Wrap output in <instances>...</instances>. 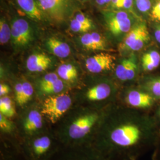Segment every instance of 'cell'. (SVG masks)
I'll return each mask as SVG.
<instances>
[{"label":"cell","instance_id":"obj_4","mask_svg":"<svg viewBox=\"0 0 160 160\" xmlns=\"http://www.w3.org/2000/svg\"><path fill=\"white\" fill-rule=\"evenodd\" d=\"M72 104L71 96L69 93L62 92L45 98L40 110L52 128L72 109Z\"/></svg>","mask_w":160,"mask_h":160},{"label":"cell","instance_id":"obj_35","mask_svg":"<svg viewBox=\"0 0 160 160\" xmlns=\"http://www.w3.org/2000/svg\"><path fill=\"white\" fill-rule=\"evenodd\" d=\"M152 17L157 21H160V0L152 7L151 11Z\"/></svg>","mask_w":160,"mask_h":160},{"label":"cell","instance_id":"obj_44","mask_svg":"<svg viewBox=\"0 0 160 160\" xmlns=\"http://www.w3.org/2000/svg\"><path fill=\"white\" fill-rule=\"evenodd\" d=\"M96 1L97 4L100 6H102L104 4H106V0H96Z\"/></svg>","mask_w":160,"mask_h":160},{"label":"cell","instance_id":"obj_8","mask_svg":"<svg viewBox=\"0 0 160 160\" xmlns=\"http://www.w3.org/2000/svg\"><path fill=\"white\" fill-rule=\"evenodd\" d=\"M41 8L52 19L61 21L68 9L69 0H38Z\"/></svg>","mask_w":160,"mask_h":160},{"label":"cell","instance_id":"obj_34","mask_svg":"<svg viewBox=\"0 0 160 160\" xmlns=\"http://www.w3.org/2000/svg\"><path fill=\"white\" fill-rule=\"evenodd\" d=\"M23 94V83H17L14 86L15 100L18 106L20 103Z\"/></svg>","mask_w":160,"mask_h":160},{"label":"cell","instance_id":"obj_25","mask_svg":"<svg viewBox=\"0 0 160 160\" xmlns=\"http://www.w3.org/2000/svg\"><path fill=\"white\" fill-rule=\"evenodd\" d=\"M12 36V30L9 26L4 21L0 22V43L4 45L8 42Z\"/></svg>","mask_w":160,"mask_h":160},{"label":"cell","instance_id":"obj_15","mask_svg":"<svg viewBox=\"0 0 160 160\" xmlns=\"http://www.w3.org/2000/svg\"><path fill=\"white\" fill-rule=\"evenodd\" d=\"M1 160H18L20 156L19 145L1 139Z\"/></svg>","mask_w":160,"mask_h":160},{"label":"cell","instance_id":"obj_31","mask_svg":"<svg viewBox=\"0 0 160 160\" xmlns=\"http://www.w3.org/2000/svg\"><path fill=\"white\" fill-rule=\"evenodd\" d=\"M138 10L142 13H147L151 8L150 0H134Z\"/></svg>","mask_w":160,"mask_h":160},{"label":"cell","instance_id":"obj_27","mask_svg":"<svg viewBox=\"0 0 160 160\" xmlns=\"http://www.w3.org/2000/svg\"><path fill=\"white\" fill-rule=\"evenodd\" d=\"M81 42L82 45L87 49H90L92 51L98 50V48L92 39L90 33H86L81 37Z\"/></svg>","mask_w":160,"mask_h":160},{"label":"cell","instance_id":"obj_24","mask_svg":"<svg viewBox=\"0 0 160 160\" xmlns=\"http://www.w3.org/2000/svg\"><path fill=\"white\" fill-rule=\"evenodd\" d=\"M149 39V37L148 30L147 28H146L142 32V33L140 34L137 40H136L135 42L131 46L129 50L133 51H139L143 48L145 43H147Z\"/></svg>","mask_w":160,"mask_h":160},{"label":"cell","instance_id":"obj_5","mask_svg":"<svg viewBox=\"0 0 160 160\" xmlns=\"http://www.w3.org/2000/svg\"><path fill=\"white\" fill-rule=\"evenodd\" d=\"M15 122L20 141L52 128L40 108L30 109Z\"/></svg>","mask_w":160,"mask_h":160},{"label":"cell","instance_id":"obj_42","mask_svg":"<svg viewBox=\"0 0 160 160\" xmlns=\"http://www.w3.org/2000/svg\"><path fill=\"white\" fill-rule=\"evenodd\" d=\"M112 4L117 8H123V0H111Z\"/></svg>","mask_w":160,"mask_h":160},{"label":"cell","instance_id":"obj_6","mask_svg":"<svg viewBox=\"0 0 160 160\" xmlns=\"http://www.w3.org/2000/svg\"><path fill=\"white\" fill-rule=\"evenodd\" d=\"M51 160H103L90 145L62 146Z\"/></svg>","mask_w":160,"mask_h":160},{"label":"cell","instance_id":"obj_9","mask_svg":"<svg viewBox=\"0 0 160 160\" xmlns=\"http://www.w3.org/2000/svg\"><path fill=\"white\" fill-rule=\"evenodd\" d=\"M12 37L17 46H25L32 40L33 34L28 22L24 19H17L12 24Z\"/></svg>","mask_w":160,"mask_h":160},{"label":"cell","instance_id":"obj_18","mask_svg":"<svg viewBox=\"0 0 160 160\" xmlns=\"http://www.w3.org/2000/svg\"><path fill=\"white\" fill-rule=\"evenodd\" d=\"M146 28H147V27L145 24H141L129 32L128 34L123 39L122 43L120 45V50H129Z\"/></svg>","mask_w":160,"mask_h":160},{"label":"cell","instance_id":"obj_23","mask_svg":"<svg viewBox=\"0 0 160 160\" xmlns=\"http://www.w3.org/2000/svg\"><path fill=\"white\" fill-rule=\"evenodd\" d=\"M34 93V89L32 85L28 82L24 81L23 82V94L22 100L18 106L24 108V106L29 103L32 99Z\"/></svg>","mask_w":160,"mask_h":160},{"label":"cell","instance_id":"obj_45","mask_svg":"<svg viewBox=\"0 0 160 160\" xmlns=\"http://www.w3.org/2000/svg\"></svg>","mask_w":160,"mask_h":160},{"label":"cell","instance_id":"obj_1","mask_svg":"<svg viewBox=\"0 0 160 160\" xmlns=\"http://www.w3.org/2000/svg\"><path fill=\"white\" fill-rule=\"evenodd\" d=\"M138 112H105L90 145L103 160H137L153 150L160 129L152 115Z\"/></svg>","mask_w":160,"mask_h":160},{"label":"cell","instance_id":"obj_22","mask_svg":"<svg viewBox=\"0 0 160 160\" xmlns=\"http://www.w3.org/2000/svg\"><path fill=\"white\" fill-rule=\"evenodd\" d=\"M65 88V85L63 81L60 79L57 80L55 82L52 84L50 86L40 88V92L46 97L55 95L62 92Z\"/></svg>","mask_w":160,"mask_h":160},{"label":"cell","instance_id":"obj_16","mask_svg":"<svg viewBox=\"0 0 160 160\" xmlns=\"http://www.w3.org/2000/svg\"><path fill=\"white\" fill-rule=\"evenodd\" d=\"M47 46L58 57H67L71 53V49L68 45L55 38H49L47 41Z\"/></svg>","mask_w":160,"mask_h":160},{"label":"cell","instance_id":"obj_33","mask_svg":"<svg viewBox=\"0 0 160 160\" xmlns=\"http://www.w3.org/2000/svg\"><path fill=\"white\" fill-rule=\"evenodd\" d=\"M137 70V64L131 59H129V63L127 71V80L128 81L133 80L135 76Z\"/></svg>","mask_w":160,"mask_h":160},{"label":"cell","instance_id":"obj_26","mask_svg":"<svg viewBox=\"0 0 160 160\" xmlns=\"http://www.w3.org/2000/svg\"><path fill=\"white\" fill-rule=\"evenodd\" d=\"M129 63V59H125L122 62L116 69V75L118 78L122 81H126L127 71Z\"/></svg>","mask_w":160,"mask_h":160},{"label":"cell","instance_id":"obj_37","mask_svg":"<svg viewBox=\"0 0 160 160\" xmlns=\"http://www.w3.org/2000/svg\"><path fill=\"white\" fill-rule=\"evenodd\" d=\"M152 160H160V137L152 150Z\"/></svg>","mask_w":160,"mask_h":160},{"label":"cell","instance_id":"obj_14","mask_svg":"<svg viewBox=\"0 0 160 160\" xmlns=\"http://www.w3.org/2000/svg\"><path fill=\"white\" fill-rule=\"evenodd\" d=\"M51 59L43 53H36L30 55L26 62L27 68L32 72H42L49 67Z\"/></svg>","mask_w":160,"mask_h":160},{"label":"cell","instance_id":"obj_21","mask_svg":"<svg viewBox=\"0 0 160 160\" xmlns=\"http://www.w3.org/2000/svg\"><path fill=\"white\" fill-rule=\"evenodd\" d=\"M142 88L160 102V77L147 81L143 84Z\"/></svg>","mask_w":160,"mask_h":160},{"label":"cell","instance_id":"obj_17","mask_svg":"<svg viewBox=\"0 0 160 160\" xmlns=\"http://www.w3.org/2000/svg\"><path fill=\"white\" fill-rule=\"evenodd\" d=\"M17 4L29 17L34 20L42 19V12L34 0H17Z\"/></svg>","mask_w":160,"mask_h":160},{"label":"cell","instance_id":"obj_41","mask_svg":"<svg viewBox=\"0 0 160 160\" xmlns=\"http://www.w3.org/2000/svg\"><path fill=\"white\" fill-rule=\"evenodd\" d=\"M133 0H123V8L126 10H131L132 9Z\"/></svg>","mask_w":160,"mask_h":160},{"label":"cell","instance_id":"obj_19","mask_svg":"<svg viewBox=\"0 0 160 160\" xmlns=\"http://www.w3.org/2000/svg\"><path fill=\"white\" fill-rule=\"evenodd\" d=\"M0 114H3L8 118L12 119L16 115L15 104L12 98L8 96L1 97Z\"/></svg>","mask_w":160,"mask_h":160},{"label":"cell","instance_id":"obj_28","mask_svg":"<svg viewBox=\"0 0 160 160\" xmlns=\"http://www.w3.org/2000/svg\"><path fill=\"white\" fill-rule=\"evenodd\" d=\"M70 28L72 32H86L92 28L91 26L86 25L83 23H81L75 18L71 20Z\"/></svg>","mask_w":160,"mask_h":160},{"label":"cell","instance_id":"obj_38","mask_svg":"<svg viewBox=\"0 0 160 160\" xmlns=\"http://www.w3.org/2000/svg\"><path fill=\"white\" fill-rule=\"evenodd\" d=\"M142 67L144 71H151L154 70V69L157 68L158 66L155 63L148 62V61H142Z\"/></svg>","mask_w":160,"mask_h":160},{"label":"cell","instance_id":"obj_39","mask_svg":"<svg viewBox=\"0 0 160 160\" xmlns=\"http://www.w3.org/2000/svg\"><path fill=\"white\" fill-rule=\"evenodd\" d=\"M10 92V87L4 84H1L0 85V96L3 97L7 96Z\"/></svg>","mask_w":160,"mask_h":160},{"label":"cell","instance_id":"obj_29","mask_svg":"<svg viewBox=\"0 0 160 160\" xmlns=\"http://www.w3.org/2000/svg\"><path fill=\"white\" fill-rule=\"evenodd\" d=\"M59 75L54 73L51 72L49 73L43 77V78L40 81L39 88H42L47 86H50L52 84L55 82L57 80H59Z\"/></svg>","mask_w":160,"mask_h":160},{"label":"cell","instance_id":"obj_40","mask_svg":"<svg viewBox=\"0 0 160 160\" xmlns=\"http://www.w3.org/2000/svg\"><path fill=\"white\" fill-rule=\"evenodd\" d=\"M155 121L157 123V125L160 131V105L154 111V114L152 115Z\"/></svg>","mask_w":160,"mask_h":160},{"label":"cell","instance_id":"obj_11","mask_svg":"<svg viewBox=\"0 0 160 160\" xmlns=\"http://www.w3.org/2000/svg\"><path fill=\"white\" fill-rule=\"evenodd\" d=\"M131 25V18L126 12H114L109 16L108 27L111 33L114 35L129 32Z\"/></svg>","mask_w":160,"mask_h":160},{"label":"cell","instance_id":"obj_36","mask_svg":"<svg viewBox=\"0 0 160 160\" xmlns=\"http://www.w3.org/2000/svg\"><path fill=\"white\" fill-rule=\"evenodd\" d=\"M75 18L76 20H77L78 21H79L81 23H83L86 25L92 27V20L90 18H88V17H86V16L82 13L80 12V13L77 14L75 17Z\"/></svg>","mask_w":160,"mask_h":160},{"label":"cell","instance_id":"obj_20","mask_svg":"<svg viewBox=\"0 0 160 160\" xmlns=\"http://www.w3.org/2000/svg\"><path fill=\"white\" fill-rule=\"evenodd\" d=\"M57 74L63 80L73 81L77 78V71L71 64H63L59 67Z\"/></svg>","mask_w":160,"mask_h":160},{"label":"cell","instance_id":"obj_7","mask_svg":"<svg viewBox=\"0 0 160 160\" xmlns=\"http://www.w3.org/2000/svg\"><path fill=\"white\" fill-rule=\"evenodd\" d=\"M142 90L132 89L125 92L123 102L128 108L138 111L151 110L158 101L148 92Z\"/></svg>","mask_w":160,"mask_h":160},{"label":"cell","instance_id":"obj_12","mask_svg":"<svg viewBox=\"0 0 160 160\" xmlns=\"http://www.w3.org/2000/svg\"><path fill=\"white\" fill-rule=\"evenodd\" d=\"M113 93L112 86L106 82H102L88 88L84 94V97L88 102H102L112 97Z\"/></svg>","mask_w":160,"mask_h":160},{"label":"cell","instance_id":"obj_10","mask_svg":"<svg viewBox=\"0 0 160 160\" xmlns=\"http://www.w3.org/2000/svg\"><path fill=\"white\" fill-rule=\"evenodd\" d=\"M115 57L107 53H101L86 59L87 69L92 73H100L112 68Z\"/></svg>","mask_w":160,"mask_h":160},{"label":"cell","instance_id":"obj_32","mask_svg":"<svg viewBox=\"0 0 160 160\" xmlns=\"http://www.w3.org/2000/svg\"><path fill=\"white\" fill-rule=\"evenodd\" d=\"M90 34L92 36V40L98 47V50H102V51L105 50L106 45L105 41L103 39L102 36L99 33H97L96 32H93Z\"/></svg>","mask_w":160,"mask_h":160},{"label":"cell","instance_id":"obj_30","mask_svg":"<svg viewBox=\"0 0 160 160\" xmlns=\"http://www.w3.org/2000/svg\"><path fill=\"white\" fill-rule=\"evenodd\" d=\"M142 61L151 62L158 66L160 63V54L156 51L149 52L143 55Z\"/></svg>","mask_w":160,"mask_h":160},{"label":"cell","instance_id":"obj_2","mask_svg":"<svg viewBox=\"0 0 160 160\" xmlns=\"http://www.w3.org/2000/svg\"><path fill=\"white\" fill-rule=\"evenodd\" d=\"M104 113L96 109H71L52 129L62 146L91 145Z\"/></svg>","mask_w":160,"mask_h":160},{"label":"cell","instance_id":"obj_13","mask_svg":"<svg viewBox=\"0 0 160 160\" xmlns=\"http://www.w3.org/2000/svg\"><path fill=\"white\" fill-rule=\"evenodd\" d=\"M1 138L14 142H20L15 121L0 114Z\"/></svg>","mask_w":160,"mask_h":160},{"label":"cell","instance_id":"obj_43","mask_svg":"<svg viewBox=\"0 0 160 160\" xmlns=\"http://www.w3.org/2000/svg\"><path fill=\"white\" fill-rule=\"evenodd\" d=\"M155 37L157 42L160 43V25L157 28L155 32Z\"/></svg>","mask_w":160,"mask_h":160},{"label":"cell","instance_id":"obj_3","mask_svg":"<svg viewBox=\"0 0 160 160\" xmlns=\"http://www.w3.org/2000/svg\"><path fill=\"white\" fill-rule=\"evenodd\" d=\"M61 147L51 128L21 140L19 149L24 160H51Z\"/></svg>","mask_w":160,"mask_h":160}]
</instances>
